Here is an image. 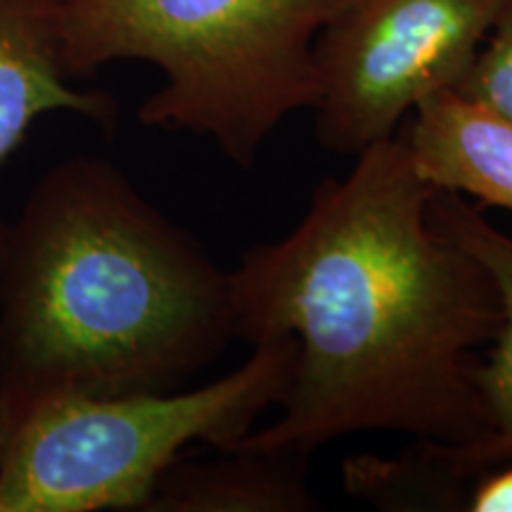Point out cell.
I'll return each instance as SVG.
<instances>
[{
	"instance_id": "obj_11",
	"label": "cell",
	"mask_w": 512,
	"mask_h": 512,
	"mask_svg": "<svg viewBox=\"0 0 512 512\" xmlns=\"http://www.w3.org/2000/svg\"><path fill=\"white\" fill-rule=\"evenodd\" d=\"M458 512H512V446L465 479Z\"/></svg>"
},
{
	"instance_id": "obj_5",
	"label": "cell",
	"mask_w": 512,
	"mask_h": 512,
	"mask_svg": "<svg viewBox=\"0 0 512 512\" xmlns=\"http://www.w3.org/2000/svg\"><path fill=\"white\" fill-rule=\"evenodd\" d=\"M508 0H344L316 41V136L358 155L456 88Z\"/></svg>"
},
{
	"instance_id": "obj_10",
	"label": "cell",
	"mask_w": 512,
	"mask_h": 512,
	"mask_svg": "<svg viewBox=\"0 0 512 512\" xmlns=\"http://www.w3.org/2000/svg\"><path fill=\"white\" fill-rule=\"evenodd\" d=\"M453 91L512 121V0Z\"/></svg>"
},
{
	"instance_id": "obj_9",
	"label": "cell",
	"mask_w": 512,
	"mask_h": 512,
	"mask_svg": "<svg viewBox=\"0 0 512 512\" xmlns=\"http://www.w3.org/2000/svg\"><path fill=\"white\" fill-rule=\"evenodd\" d=\"M221 456L176 463L159 477L147 512H313L320 510L302 448H219Z\"/></svg>"
},
{
	"instance_id": "obj_4",
	"label": "cell",
	"mask_w": 512,
	"mask_h": 512,
	"mask_svg": "<svg viewBox=\"0 0 512 512\" xmlns=\"http://www.w3.org/2000/svg\"><path fill=\"white\" fill-rule=\"evenodd\" d=\"M292 337L254 344L233 373L190 392L62 396L0 432V512L143 510L185 446H235L294 368Z\"/></svg>"
},
{
	"instance_id": "obj_7",
	"label": "cell",
	"mask_w": 512,
	"mask_h": 512,
	"mask_svg": "<svg viewBox=\"0 0 512 512\" xmlns=\"http://www.w3.org/2000/svg\"><path fill=\"white\" fill-rule=\"evenodd\" d=\"M403 128L415 171L432 188L512 214V121L453 88L432 93Z\"/></svg>"
},
{
	"instance_id": "obj_6",
	"label": "cell",
	"mask_w": 512,
	"mask_h": 512,
	"mask_svg": "<svg viewBox=\"0 0 512 512\" xmlns=\"http://www.w3.org/2000/svg\"><path fill=\"white\" fill-rule=\"evenodd\" d=\"M62 53L60 0H0V164L46 112H76L100 126L117 119L105 93L69 86ZM0 223V245L5 238Z\"/></svg>"
},
{
	"instance_id": "obj_2",
	"label": "cell",
	"mask_w": 512,
	"mask_h": 512,
	"mask_svg": "<svg viewBox=\"0 0 512 512\" xmlns=\"http://www.w3.org/2000/svg\"><path fill=\"white\" fill-rule=\"evenodd\" d=\"M228 273L117 166L74 157L0 245V432L62 396L176 392L235 339Z\"/></svg>"
},
{
	"instance_id": "obj_1",
	"label": "cell",
	"mask_w": 512,
	"mask_h": 512,
	"mask_svg": "<svg viewBox=\"0 0 512 512\" xmlns=\"http://www.w3.org/2000/svg\"><path fill=\"white\" fill-rule=\"evenodd\" d=\"M434 190L399 128L347 176L323 178L304 219L228 273L235 335L297 349L283 411L235 446L313 453L358 432L446 444L489 434L477 351L501 328V297L434 230Z\"/></svg>"
},
{
	"instance_id": "obj_8",
	"label": "cell",
	"mask_w": 512,
	"mask_h": 512,
	"mask_svg": "<svg viewBox=\"0 0 512 512\" xmlns=\"http://www.w3.org/2000/svg\"><path fill=\"white\" fill-rule=\"evenodd\" d=\"M430 223L441 238L475 256L501 297L503 320L489 356L479 366V389L489 415V434L465 444H444V458L458 494L465 479L489 465L512 446V235L486 221L482 207L456 192L434 190L430 197Z\"/></svg>"
},
{
	"instance_id": "obj_3",
	"label": "cell",
	"mask_w": 512,
	"mask_h": 512,
	"mask_svg": "<svg viewBox=\"0 0 512 512\" xmlns=\"http://www.w3.org/2000/svg\"><path fill=\"white\" fill-rule=\"evenodd\" d=\"M344 0H60L72 76L155 64L145 126L207 136L249 169L290 114L318 102L316 41Z\"/></svg>"
}]
</instances>
